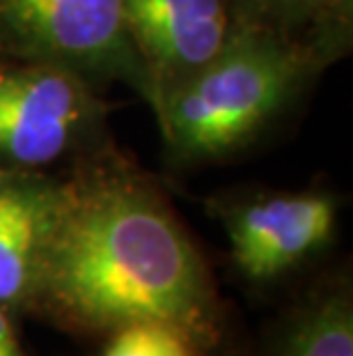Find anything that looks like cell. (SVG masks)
Instances as JSON below:
<instances>
[{
	"label": "cell",
	"instance_id": "10",
	"mask_svg": "<svg viewBox=\"0 0 353 356\" xmlns=\"http://www.w3.org/2000/svg\"><path fill=\"white\" fill-rule=\"evenodd\" d=\"M195 350L198 345L179 329L140 322L112 331L106 356H195Z\"/></svg>",
	"mask_w": 353,
	"mask_h": 356
},
{
	"label": "cell",
	"instance_id": "4",
	"mask_svg": "<svg viewBox=\"0 0 353 356\" xmlns=\"http://www.w3.org/2000/svg\"><path fill=\"white\" fill-rule=\"evenodd\" d=\"M110 106L85 76L51 63H0V168L42 170L89 145Z\"/></svg>",
	"mask_w": 353,
	"mask_h": 356
},
{
	"label": "cell",
	"instance_id": "11",
	"mask_svg": "<svg viewBox=\"0 0 353 356\" xmlns=\"http://www.w3.org/2000/svg\"><path fill=\"white\" fill-rule=\"evenodd\" d=\"M0 356H24V350L14 336L10 313L5 308H0Z\"/></svg>",
	"mask_w": 353,
	"mask_h": 356
},
{
	"label": "cell",
	"instance_id": "7",
	"mask_svg": "<svg viewBox=\"0 0 353 356\" xmlns=\"http://www.w3.org/2000/svg\"><path fill=\"white\" fill-rule=\"evenodd\" d=\"M60 181L40 170L0 168V308H30L53 232Z\"/></svg>",
	"mask_w": 353,
	"mask_h": 356
},
{
	"label": "cell",
	"instance_id": "9",
	"mask_svg": "<svg viewBox=\"0 0 353 356\" xmlns=\"http://www.w3.org/2000/svg\"><path fill=\"white\" fill-rule=\"evenodd\" d=\"M275 356H353V306L347 290L321 294L300 313Z\"/></svg>",
	"mask_w": 353,
	"mask_h": 356
},
{
	"label": "cell",
	"instance_id": "5",
	"mask_svg": "<svg viewBox=\"0 0 353 356\" xmlns=\"http://www.w3.org/2000/svg\"><path fill=\"white\" fill-rule=\"evenodd\" d=\"M124 24L152 86L154 113L225 47L234 0H122Z\"/></svg>",
	"mask_w": 353,
	"mask_h": 356
},
{
	"label": "cell",
	"instance_id": "2",
	"mask_svg": "<svg viewBox=\"0 0 353 356\" xmlns=\"http://www.w3.org/2000/svg\"><path fill=\"white\" fill-rule=\"evenodd\" d=\"M330 65L317 49L234 14L214 60L168 95L156 113L177 161H214L250 145Z\"/></svg>",
	"mask_w": 353,
	"mask_h": 356
},
{
	"label": "cell",
	"instance_id": "6",
	"mask_svg": "<svg viewBox=\"0 0 353 356\" xmlns=\"http://www.w3.org/2000/svg\"><path fill=\"white\" fill-rule=\"evenodd\" d=\"M328 193H268L225 214L232 260L250 280H273L324 248L335 230Z\"/></svg>",
	"mask_w": 353,
	"mask_h": 356
},
{
	"label": "cell",
	"instance_id": "3",
	"mask_svg": "<svg viewBox=\"0 0 353 356\" xmlns=\"http://www.w3.org/2000/svg\"><path fill=\"white\" fill-rule=\"evenodd\" d=\"M0 53L67 67L96 88L126 83L152 104L122 0H0Z\"/></svg>",
	"mask_w": 353,
	"mask_h": 356
},
{
	"label": "cell",
	"instance_id": "8",
	"mask_svg": "<svg viewBox=\"0 0 353 356\" xmlns=\"http://www.w3.org/2000/svg\"><path fill=\"white\" fill-rule=\"evenodd\" d=\"M234 14L317 49L330 63L351 47L353 0H234Z\"/></svg>",
	"mask_w": 353,
	"mask_h": 356
},
{
	"label": "cell",
	"instance_id": "1",
	"mask_svg": "<svg viewBox=\"0 0 353 356\" xmlns=\"http://www.w3.org/2000/svg\"><path fill=\"white\" fill-rule=\"evenodd\" d=\"M30 308L74 331L159 322L195 345L216 336V292L170 202L117 154L60 181L53 232Z\"/></svg>",
	"mask_w": 353,
	"mask_h": 356
}]
</instances>
